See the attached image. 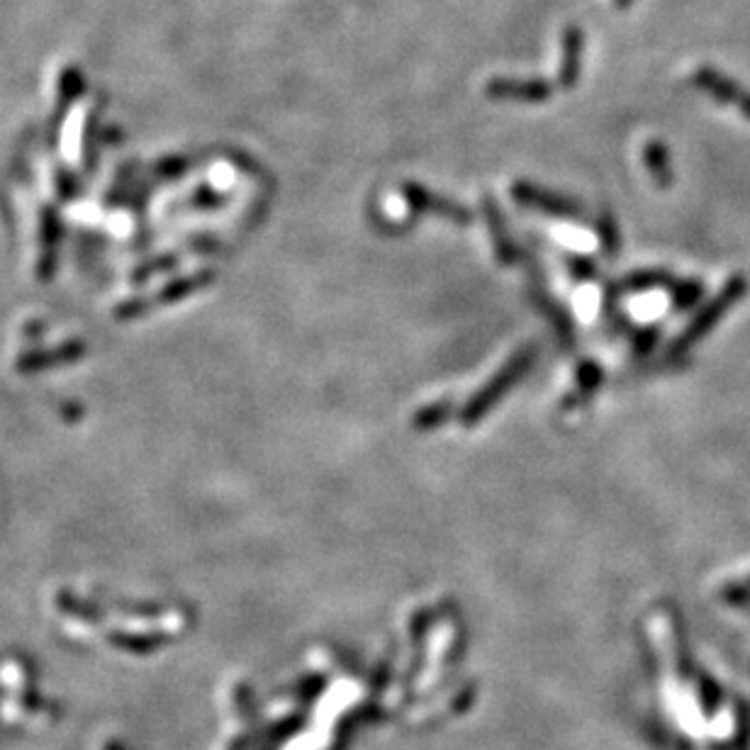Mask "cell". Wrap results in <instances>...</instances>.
<instances>
[{
	"instance_id": "6da1fadb",
	"label": "cell",
	"mask_w": 750,
	"mask_h": 750,
	"mask_svg": "<svg viewBox=\"0 0 750 750\" xmlns=\"http://www.w3.org/2000/svg\"><path fill=\"white\" fill-rule=\"evenodd\" d=\"M488 93L500 96V98L544 100L551 96V86L544 81H514V78H495V81H490Z\"/></svg>"
},
{
	"instance_id": "3957f363",
	"label": "cell",
	"mask_w": 750,
	"mask_h": 750,
	"mask_svg": "<svg viewBox=\"0 0 750 750\" xmlns=\"http://www.w3.org/2000/svg\"><path fill=\"white\" fill-rule=\"evenodd\" d=\"M619 3H622V5H626V3H629V0H619Z\"/></svg>"
},
{
	"instance_id": "7a4b0ae2",
	"label": "cell",
	"mask_w": 750,
	"mask_h": 750,
	"mask_svg": "<svg viewBox=\"0 0 750 750\" xmlns=\"http://www.w3.org/2000/svg\"><path fill=\"white\" fill-rule=\"evenodd\" d=\"M580 49H582V35L578 27H568L563 32V59H561V83L573 86L580 69Z\"/></svg>"
}]
</instances>
